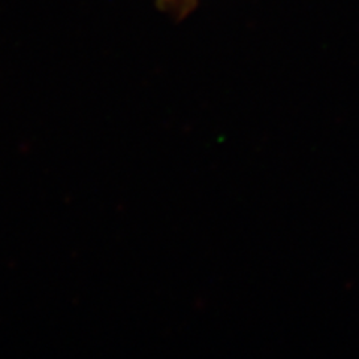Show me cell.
Masks as SVG:
<instances>
[{
    "label": "cell",
    "instance_id": "6da1fadb",
    "mask_svg": "<svg viewBox=\"0 0 359 359\" xmlns=\"http://www.w3.org/2000/svg\"><path fill=\"white\" fill-rule=\"evenodd\" d=\"M156 2L165 13L174 15L175 18H183L194 13L201 0H156Z\"/></svg>",
    "mask_w": 359,
    "mask_h": 359
}]
</instances>
